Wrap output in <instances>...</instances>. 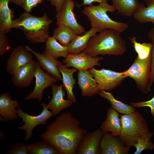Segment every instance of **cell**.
Segmentation results:
<instances>
[{"label":"cell","mask_w":154,"mask_h":154,"mask_svg":"<svg viewBox=\"0 0 154 154\" xmlns=\"http://www.w3.org/2000/svg\"><path fill=\"white\" fill-rule=\"evenodd\" d=\"M80 125L79 121L71 113L63 112L48 126L40 136L52 145L59 154H75L87 133Z\"/></svg>","instance_id":"obj_1"},{"label":"cell","mask_w":154,"mask_h":154,"mask_svg":"<svg viewBox=\"0 0 154 154\" xmlns=\"http://www.w3.org/2000/svg\"><path fill=\"white\" fill-rule=\"evenodd\" d=\"M121 33L112 29L102 31L90 39L87 47L82 52L92 57L122 55L126 52L127 47Z\"/></svg>","instance_id":"obj_2"},{"label":"cell","mask_w":154,"mask_h":154,"mask_svg":"<svg viewBox=\"0 0 154 154\" xmlns=\"http://www.w3.org/2000/svg\"><path fill=\"white\" fill-rule=\"evenodd\" d=\"M52 22L46 13L39 17L25 12L13 20L12 28L21 30L32 44L45 43L49 37V28Z\"/></svg>","instance_id":"obj_3"},{"label":"cell","mask_w":154,"mask_h":154,"mask_svg":"<svg viewBox=\"0 0 154 154\" xmlns=\"http://www.w3.org/2000/svg\"><path fill=\"white\" fill-rule=\"evenodd\" d=\"M116 10L113 5H110L107 3H103L97 5L92 4L86 7L82 13L88 19L92 27L101 31L112 29L121 33L128 28V24L114 21L107 14L108 12H114Z\"/></svg>","instance_id":"obj_4"},{"label":"cell","mask_w":154,"mask_h":154,"mask_svg":"<svg viewBox=\"0 0 154 154\" xmlns=\"http://www.w3.org/2000/svg\"><path fill=\"white\" fill-rule=\"evenodd\" d=\"M120 119L121 130L119 137L127 146H133L139 137L150 132L145 119L137 111L122 114Z\"/></svg>","instance_id":"obj_5"},{"label":"cell","mask_w":154,"mask_h":154,"mask_svg":"<svg viewBox=\"0 0 154 154\" xmlns=\"http://www.w3.org/2000/svg\"><path fill=\"white\" fill-rule=\"evenodd\" d=\"M151 54L147 58L141 59L137 56L127 70L123 72L125 77L135 81L137 87L142 92L147 93L151 76Z\"/></svg>","instance_id":"obj_6"},{"label":"cell","mask_w":154,"mask_h":154,"mask_svg":"<svg viewBox=\"0 0 154 154\" xmlns=\"http://www.w3.org/2000/svg\"><path fill=\"white\" fill-rule=\"evenodd\" d=\"M41 105L43 108L40 114L36 116L30 115L23 112L20 108H17V116L22 120L21 124L25 123L23 125L19 127L18 129L25 131L24 140L26 141L29 140L31 137L33 130L36 126L39 124L45 125L47 121L54 116L51 111L48 110L46 104L42 102Z\"/></svg>","instance_id":"obj_7"},{"label":"cell","mask_w":154,"mask_h":154,"mask_svg":"<svg viewBox=\"0 0 154 154\" xmlns=\"http://www.w3.org/2000/svg\"><path fill=\"white\" fill-rule=\"evenodd\" d=\"M98 83L100 90H110L121 85L125 78L123 72H118L103 68L89 70Z\"/></svg>","instance_id":"obj_8"},{"label":"cell","mask_w":154,"mask_h":154,"mask_svg":"<svg viewBox=\"0 0 154 154\" xmlns=\"http://www.w3.org/2000/svg\"><path fill=\"white\" fill-rule=\"evenodd\" d=\"M75 6L72 0H66L60 11L56 13V24L67 26L75 31L78 35L86 32L85 28L78 22L74 10Z\"/></svg>","instance_id":"obj_9"},{"label":"cell","mask_w":154,"mask_h":154,"mask_svg":"<svg viewBox=\"0 0 154 154\" xmlns=\"http://www.w3.org/2000/svg\"><path fill=\"white\" fill-rule=\"evenodd\" d=\"M103 59L102 57H92L82 52L77 54L69 53L62 63L67 68L72 67L78 70H89L95 66H100L99 62Z\"/></svg>","instance_id":"obj_10"},{"label":"cell","mask_w":154,"mask_h":154,"mask_svg":"<svg viewBox=\"0 0 154 154\" xmlns=\"http://www.w3.org/2000/svg\"><path fill=\"white\" fill-rule=\"evenodd\" d=\"M35 77L36 80L34 89L31 93L25 98V100H36L40 102L44 90L47 87H51L57 80L52 76L44 72L38 62H37Z\"/></svg>","instance_id":"obj_11"},{"label":"cell","mask_w":154,"mask_h":154,"mask_svg":"<svg viewBox=\"0 0 154 154\" xmlns=\"http://www.w3.org/2000/svg\"><path fill=\"white\" fill-rule=\"evenodd\" d=\"M33 60L32 55L25 46H18L10 54L6 65V71L11 75L14 74L21 67Z\"/></svg>","instance_id":"obj_12"},{"label":"cell","mask_w":154,"mask_h":154,"mask_svg":"<svg viewBox=\"0 0 154 154\" xmlns=\"http://www.w3.org/2000/svg\"><path fill=\"white\" fill-rule=\"evenodd\" d=\"M100 149L102 154H127L129 147L126 145L119 136L103 133L100 141Z\"/></svg>","instance_id":"obj_13"},{"label":"cell","mask_w":154,"mask_h":154,"mask_svg":"<svg viewBox=\"0 0 154 154\" xmlns=\"http://www.w3.org/2000/svg\"><path fill=\"white\" fill-rule=\"evenodd\" d=\"M25 47L27 50L32 53L35 56L42 70L57 80L62 81V76L58 68V66L62 62L45 52L43 53H39L28 46Z\"/></svg>","instance_id":"obj_14"},{"label":"cell","mask_w":154,"mask_h":154,"mask_svg":"<svg viewBox=\"0 0 154 154\" xmlns=\"http://www.w3.org/2000/svg\"><path fill=\"white\" fill-rule=\"evenodd\" d=\"M104 133L98 129L86 134L80 142L77 149L78 154H98L101 153L100 147Z\"/></svg>","instance_id":"obj_15"},{"label":"cell","mask_w":154,"mask_h":154,"mask_svg":"<svg viewBox=\"0 0 154 154\" xmlns=\"http://www.w3.org/2000/svg\"><path fill=\"white\" fill-rule=\"evenodd\" d=\"M51 87L52 97L47 106L48 109L51 110L54 115L56 116L64 109L71 106L73 102L70 100L64 99L65 94L62 84L57 85L54 84Z\"/></svg>","instance_id":"obj_16"},{"label":"cell","mask_w":154,"mask_h":154,"mask_svg":"<svg viewBox=\"0 0 154 154\" xmlns=\"http://www.w3.org/2000/svg\"><path fill=\"white\" fill-rule=\"evenodd\" d=\"M37 63V62L33 60L12 75L11 81L13 84L20 88L29 86L35 77Z\"/></svg>","instance_id":"obj_17"},{"label":"cell","mask_w":154,"mask_h":154,"mask_svg":"<svg viewBox=\"0 0 154 154\" xmlns=\"http://www.w3.org/2000/svg\"><path fill=\"white\" fill-rule=\"evenodd\" d=\"M78 84L83 96H91L98 94L100 90L93 76L89 70H79L77 74Z\"/></svg>","instance_id":"obj_18"},{"label":"cell","mask_w":154,"mask_h":154,"mask_svg":"<svg viewBox=\"0 0 154 154\" xmlns=\"http://www.w3.org/2000/svg\"><path fill=\"white\" fill-rule=\"evenodd\" d=\"M20 106L18 101L12 100L7 93H3L0 95V115L5 122L14 120L17 118L15 108Z\"/></svg>","instance_id":"obj_19"},{"label":"cell","mask_w":154,"mask_h":154,"mask_svg":"<svg viewBox=\"0 0 154 154\" xmlns=\"http://www.w3.org/2000/svg\"><path fill=\"white\" fill-rule=\"evenodd\" d=\"M100 129L104 133L110 132L112 135L119 136L121 130L120 117L118 112L112 107L108 109L105 120L102 123Z\"/></svg>","instance_id":"obj_20"},{"label":"cell","mask_w":154,"mask_h":154,"mask_svg":"<svg viewBox=\"0 0 154 154\" xmlns=\"http://www.w3.org/2000/svg\"><path fill=\"white\" fill-rule=\"evenodd\" d=\"M101 31L98 29L92 27L81 35H77L67 46L69 53L77 54L83 51L87 47L90 39Z\"/></svg>","instance_id":"obj_21"},{"label":"cell","mask_w":154,"mask_h":154,"mask_svg":"<svg viewBox=\"0 0 154 154\" xmlns=\"http://www.w3.org/2000/svg\"><path fill=\"white\" fill-rule=\"evenodd\" d=\"M63 64L62 62L58 66V68L62 76L63 87L66 92L68 99L75 103L76 99L73 89L74 87L76 80L73 75L78 70L74 68L68 69Z\"/></svg>","instance_id":"obj_22"},{"label":"cell","mask_w":154,"mask_h":154,"mask_svg":"<svg viewBox=\"0 0 154 154\" xmlns=\"http://www.w3.org/2000/svg\"><path fill=\"white\" fill-rule=\"evenodd\" d=\"M10 0H0V32L5 34L12 29L13 11L8 5Z\"/></svg>","instance_id":"obj_23"},{"label":"cell","mask_w":154,"mask_h":154,"mask_svg":"<svg viewBox=\"0 0 154 154\" xmlns=\"http://www.w3.org/2000/svg\"><path fill=\"white\" fill-rule=\"evenodd\" d=\"M112 1L118 14L127 17L133 16L141 4L138 0Z\"/></svg>","instance_id":"obj_24"},{"label":"cell","mask_w":154,"mask_h":154,"mask_svg":"<svg viewBox=\"0 0 154 154\" xmlns=\"http://www.w3.org/2000/svg\"><path fill=\"white\" fill-rule=\"evenodd\" d=\"M45 43L44 52L54 58H65L69 53L67 46L62 45L53 36H49Z\"/></svg>","instance_id":"obj_25"},{"label":"cell","mask_w":154,"mask_h":154,"mask_svg":"<svg viewBox=\"0 0 154 154\" xmlns=\"http://www.w3.org/2000/svg\"><path fill=\"white\" fill-rule=\"evenodd\" d=\"M98 94L101 97L107 99L110 104L112 107L118 112L122 114H127L135 111L134 107L116 99L113 94L108 92L100 90Z\"/></svg>","instance_id":"obj_26"},{"label":"cell","mask_w":154,"mask_h":154,"mask_svg":"<svg viewBox=\"0 0 154 154\" xmlns=\"http://www.w3.org/2000/svg\"><path fill=\"white\" fill-rule=\"evenodd\" d=\"M147 6L145 7L141 3L133 14V18L141 23H151L154 24V2L148 1Z\"/></svg>","instance_id":"obj_27"},{"label":"cell","mask_w":154,"mask_h":154,"mask_svg":"<svg viewBox=\"0 0 154 154\" xmlns=\"http://www.w3.org/2000/svg\"><path fill=\"white\" fill-rule=\"evenodd\" d=\"M77 35L70 27L60 25L54 30L52 36L62 45L67 46Z\"/></svg>","instance_id":"obj_28"},{"label":"cell","mask_w":154,"mask_h":154,"mask_svg":"<svg viewBox=\"0 0 154 154\" xmlns=\"http://www.w3.org/2000/svg\"><path fill=\"white\" fill-rule=\"evenodd\" d=\"M29 154H59L58 151L50 143L43 140L27 146Z\"/></svg>","instance_id":"obj_29"},{"label":"cell","mask_w":154,"mask_h":154,"mask_svg":"<svg viewBox=\"0 0 154 154\" xmlns=\"http://www.w3.org/2000/svg\"><path fill=\"white\" fill-rule=\"evenodd\" d=\"M153 135V132H149L139 137L133 145L136 148L133 154H140L145 149H154V144L151 140Z\"/></svg>","instance_id":"obj_30"},{"label":"cell","mask_w":154,"mask_h":154,"mask_svg":"<svg viewBox=\"0 0 154 154\" xmlns=\"http://www.w3.org/2000/svg\"><path fill=\"white\" fill-rule=\"evenodd\" d=\"M43 1V0H10L9 3L21 7L25 12L30 13L33 8Z\"/></svg>","instance_id":"obj_31"},{"label":"cell","mask_w":154,"mask_h":154,"mask_svg":"<svg viewBox=\"0 0 154 154\" xmlns=\"http://www.w3.org/2000/svg\"><path fill=\"white\" fill-rule=\"evenodd\" d=\"M148 37L151 42L152 48L151 76L147 88V92L151 91V88L154 83V27L152 28L149 32Z\"/></svg>","instance_id":"obj_32"},{"label":"cell","mask_w":154,"mask_h":154,"mask_svg":"<svg viewBox=\"0 0 154 154\" xmlns=\"http://www.w3.org/2000/svg\"><path fill=\"white\" fill-rule=\"evenodd\" d=\"M7 154H28V147L23 143H12L9 147Z\"/></svg>","instance_id":"obj_33"},{"label":"cell","mask_w":154,"mask_h":154,"mask_svg":"<svg viewBox=\"0 0 154 154\" xmlns=\"http://www.w3.org/2000/svg\"><path fill=\"white\" fill-rule=\"evenodd\" d=\"M130 105L134 107H149L151 108V112L154 121V96L149 100L137 102H131Z\"/></svg>","instance_id":"obj_34"},{"label":"cell","mask_w":154,"mask_h":154,"mask_svg":"<svg viewBox=\"0 0 154 154\" xmlns=\"http://www.w3.org/2000/svg\"><path fill=\"white\" fill-rule=\"evenodd\" d=\"M9 49L7 37L5 34L0 32V56L3 55Z\"/></svg>","instance_id":"obj_35"},{"label":"cell","mask_w":154,"mask_h":154,"mask_svg":"<svg viewBox=\"0 0 154 154\" xmlns=\"http://www.w3.org/2000/svg\"><path fill=\"white\" fill-rule=\"evenodd\" d=\"M144 47L142 50L137 54V57L141 59H144L151 54L152 44L151 43L144 42Z\"/></svg>","instance_id":"obj_36"},{"label":"cell","mask_w":154,"mask_h":154,"mask_svg":"<svg viewBox=\"0 0 154 154\" xmlns=\"http://www.w3.org/2000/svg\"><path fill=\"white\" fill-rule=\"evenodd\" d=\"M55 8L56 12L61 10L66 0H46Z\"/></svg>","instance_id":"obj_37"},{"label":"cell","mask_w":154,"mask_h":154,"mask_svg":"<svg viewBox=\"0 0 154 154\" xmlns=\"http://www.w3.org/2000/svg\"><path fill=\"white\" fill-rule=\"evenodd\" d=\"M83 3L80 4H76L78 7L79 8L83 5H90L92 4V3L95 2H98L101 3H107L108 0H82Z\"/></svg>","instance_id":"obj_38"},{"label":"cell","mask_w":154,"mask_h":154,"mask_svg":"<svg viewBox=\"0 0 154 154\" xmlns=\"http://www.w3.org/2000/svg\"><path fill=\"white\" fill-rule=\"evenodd\" d=\"M151 1V2H154V0H149L148 1Z\"/></svg>","instance_id":"obj_39"},{"label":"cell","mask_w":154,"mask_h":154,"mask_svg":"<svg viewBox=\"0 0 154 154\" xmlns=\"http://www.w3.org/2000/svg\"><path fill=\"white\" fill-rule=\"evenodd\" d=\"M143 0V1H148L149 0Z\"/></svg>","instance_id":"obj_40"}]
</instances>
